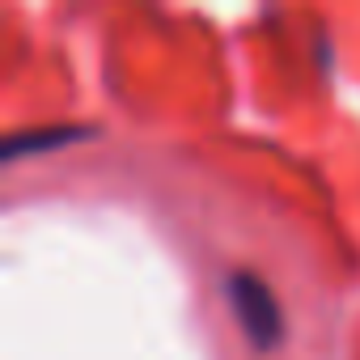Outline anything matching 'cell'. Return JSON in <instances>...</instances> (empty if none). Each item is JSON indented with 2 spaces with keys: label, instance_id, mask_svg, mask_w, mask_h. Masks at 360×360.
Wrapping results in <instances>:
<instances>
[{
  "label": "cell",
  "instance_id": "obj_1",
  "mask_svg": "<svg viewBox=\"0 0 360 360\" xmlns=\"http://www.w3.org/2000/svg\"><path fill=\"white\" fill-rule=\"evenodd\" d=\"M225 292H229L233 318H238V326L250 335V343H255L259 352L276 347L280 335H284V318H280L276 292H271L255 271H233V276L225 280Z\"/></svg>",
  "mask_w": 360,
  "mask_h": 360
},
{
  "label": "cell",
  "instance_id": "obj_2",
  "mask_svg": "<svg viewBox=\"0 0 360 360\" xmlns=\"http://www.w3.org/2000/svg\"><path fill=\"white\" fill-rule=\"evenodd\" d=\"M89 127H43V131H22L5 140V161L22 157V153H43V148H60L68 140H85Z\"/></svg>",
  "mask_w": 360,
  "mask_h": 360
}]
</instances>
